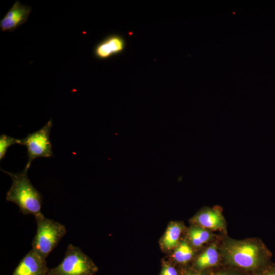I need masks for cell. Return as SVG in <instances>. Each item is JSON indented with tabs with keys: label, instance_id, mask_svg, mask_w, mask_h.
<instances>
[{
	"label": "cell",
	"instance_id": "cell-1",
	"mask_svg": "<svg viewBox=\"0 0 275 275\" xmlns=\"http://www.w3.org/2000/svg\"><path fill=\"white\" fill-rule=\"evenodd\" d=\"M11 178L12 184L7 193L6 200L13 202L24 215L36 216L41 213L43 197L31 183L28 176V170L12 173L2 170Z\"/></svg>",
	"mask_w": 275,
	"mask_h": 275
},
{
	"label": "cell",
	"instance_id": "cell-2",
	"mask_svg": "<svg viewBox=\"0 0 275 275\" xmlns=\"http://www.w3.org/2000/svg\"><path fill=\"white\" fill-rule=\"evenodd\" d=\"M37 231L32 242V249L46 259L66 233L61 224L45 217L41 213L36 216Z\"/></svg>",
	"mask_w": 275,
	"mask_h": 275
},
{
	"label": "cell",
	"instance_id": "cell-3",
	"mask_svg": "<svg viewBox=\"0 0 275 275\" xmlns=\"http://www.w3.org/2000/svg\"><path fill=\"white\" fill-rule=\"evenodd\" d=\"M98 268L81 250L72 244L67 246L62 261L49 268L47 275H94Z\"/></svg>",
	"mask_w": 275,
	"mask_h": 275
},
{
	"label": "cell",
	"instance_id": "cell-4",
	"mask_svg": "<svg viewBox=\"0 0 275 275\" xmlns=\"http://www.w3.org/2000/svg\"><path fill=\"white\" fill-rule=\"evenodd\" d=\"M52 126V121L50 120L41 129L29 133L20 140L19 145L25 146L27 149L28 161L24 169L28 171L32 161L39 157L49 158L53 155L52 145L49 139V134Z\"/></svg>",
	"mask_w": 275,
	"mask_h": 275
},
{
	"label": "cell",
	"instance_id": "cell-5",
	"mask_svg": "<svg viewBox=\"0 0 275 275\" xmlns=\"http://www.w3.org/2000/svg\"><path fill=\"white\" fill-rule=\"evenodd\" d=\"M225 256L231 264L246 269L256 267L259 262L260 250L254 243L232 242L225 247Z\"/></svg>",
	"mask_w": 275,
	"mask_h": 275
},
{
	"label": "cell",
	"instance_id": "cell-6",
	"mask_svg": "<svg viewBox=\"0 0 275 275\" xmlns=\"http://www.w3.org/2000/svg\"><path fill=\"white\" fill-rule=\"evenodd\" d=\"M32 11L31 7L16 1L0 20V28L3 32H13L24 24Z\"/></svg>",
	"mask_w": 275,
	"mask_h": 275
},
{
	"label": "cell",
	"instance_id": "cell-7",
	"mask_svg": "<svg viewBox=\"0 0 275 275\" xmlns=\"http://www.w3.org/2000/svg\"><path fill=\"white\" fill-rule=\"evenodd\" d=\"M49 269L46 259L32 249L20 260L12 275H47Z\"/></svg>",
	"mask_w": 275,
	"mask_h": 275
},
{
	"label": "cell",
	"instance_id": "cell-8",
	"mask_svg": "<svg viewBox=\"0 0 275 275\" xmlns=\"http://www.w3.org/2000/svg\"><path fill=\"white\" fill-rule=\"evenodd\" d=\"M124 47V41L120 36L110 35L99 42L94 49L95 57L106 59L120 53Z\"/></svg>",
	"mask_w": 275,
	"mask_h": 275
},
{
	"label": "cell",
	"instance_id": "cell-9",
	"mask_svg": "<svg viewBox=\"0 0 275 275\" xmlns=\"http://www.w3.org/2000/svg\"><path fill=\"white\" fill-rule=\"evenodd\" d=\"M195 221L201 227L211 229L224 227V220L221 213L216 210H208L197 215Z\"/></svg>",
	"mask_w": 275,
	"mask_h": 275
},
{
	"label": "cell",
	"instance_id": "cell-10",
	"mask_svg": "<svg viewBox=\"0 0 275 275\" xmlns=\"http://www.w3.org/2000/svg\"><path fill=\"white\" fill-rule=\"evenodd\" d=\"M182 230V226L178 223H172L168 227L162 239V244L166 249L176 247Z\"/></svg>",
	"mask_w": 275,
	"mask_h": 275
},
{
	"label": "cell",
	"instance_id": "cell-11",
	"mask_svg": "<svg viewBox=\"0 0 275 275\" xmlns=\"http://www.w3.org/2000/svg\"><path fill=\"white\" fill-rule=\"evenodd\" d=\"M218 261V253L214 245L207 249L197 259L196 265L202 269L215 265Z\"/></svg>",
	"mask_w": 275,
	"mask_h": 275
},
{
	"label": "cell",
	"instance_id": "cell-12",
	"mask_svg": "<svg viewBox=\"0 0 275 275\" xmlns=\"http://www.w3.org/2000/svg\"><path fill=\"white\" fill-rule=\"evenodd\" d=\"M193 256V251L189 245L185 241L182 242L175 249L173 255L174 259L180 263H186Z\"/></svg>",
	"mask_w": 275,
	"mask_h": 275
},
{
	"label": "cell",
	"instance_id": "cell-13",
	"mask_svg": "<svg viewBox=\"0 0 275 275\" xmlns=\"http://www.w3.org/2000/svg\"><path fill=\"white\" fill-rule=\"evenodd\" d=\"M189 237L192 243L195 246H199L209 240L210 234L202 228L193 227L189 231Z\"/></svg>",
	"mask_w": 275,
	"mask_h": 275
},
{
	"label": "cell",
	"instance_id": "cell-14",
	"mask_svg": "<svg viewBox=\"0 0 275 275\" xmlns=\"http://www.w3.org/2000/svg\"><path fill=\"white\" fill-rule=\"evenodd\" d=\"M20 140L15 139L6 134L0 136V160H2L5 156L9 147L14 144H20Z\"/></svg>",
	"mask_w": 275,
	"mask_h": 275
},
{
	"label": "cell",
	"instance_id": "cell-15",
	"mask_svg": "<svg viewBox=\"0 0 275 275\" xmlns=\"http://www.w3.org/2000/svg\"><path fill=\"white\" fill-rule=\"evenodd\" d=\"M159 275H178V273L174 266L169 263L164 262L162 263Z\"/></svg>",
	"mask_w": 275,
	"mask_h": 275
},
{
	"label": "cell",
	"instance_id": "cell-16",
	"mask_svg": "<svg viewBox=\"0 0 275 275\" xmlns=\"http://www.w3.org/2000/svg\"><path fill=\"white\" fill-rule=\"evenodd\" d=\"M185 275H201V274H199V273H187V274H185Z\"/></svg>",
	"mask_w": 275,
	"mask_h": 275
},
{
	"label": "cell",
	"instance_id": "cell-17",
	"mask_svg": "<svg viewBox=\"0 0 275 275\" xmlns=\"http://www.w3.org/2000/svg\"><path fill=\"white\" fill-rule=\"evenodd\" d=\"M266 275H275V273H269V274H266Z\"/></svg>",
	"mask_w": 275,
	"mask_h": 275
},
{
	"label": "cell",
	"instance_id": "cell-18",
	"mask_svg": "<svg viewBox=\"0 0 275 275\" xmlns=\"http://www.w3.org/2000/svg\"><path fill=\"white\" fill-rule=\"evenodd\" d=\"M217 275H230V274H219Z\"/></svg>",
	"mask_w": 275,
	"mask_h": 275
}]
</instances>
